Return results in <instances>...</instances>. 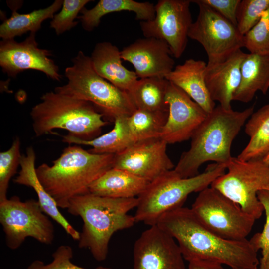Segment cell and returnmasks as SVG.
Masks as SVG:
<instances>
[{
    "mask_svg": "<svg viewBox=\"0 0 269 269\" xmlns=\"http://www.w3.org/2000/svg\"><path fill=\"white\" fill-rule=\"evenodd\" d=\"M177 242L184 260H204L231 269H257V252L249 240L223 238L206 228L191 208L181 206L161 216L156 224Z\"/></svg>",
    "mask_w": 269,
    "mask_h": 269,
    "instance_id": "obj_1",
    "label": "cell"
},
{
    "mask_svg": "<svg viewBox=\"0 0 269 269\" xmlns=\"http://www.w3.org/2000/svg\"><path fill=\"white\" fill-rule=\"evenodd\" d=\"M253 105L241 111L216 106L192 135L189 149L181 155L174 170L182 178L199 173L206 162L227 166L233 157L232 142L254 112Z\"/></svg>",
    "mask_w": 269,
    "mask_h": 269,
    "instance_id": "obj_2",
    "label": "cell"
},
{
    "mask_svg": "<svg viewBox=\"0 0 269 269\" xmlns=\"http://www.w3.org/2000/svg\"><path fill=\"white\" fill-rule=\"evenodd\" d=\"M137 204V197L113 198L89 192L73 197L68 212L80 217L83 222L78 247L89 249L96 261L106 260L113 235L136 223L134 216L128 213Z\"/></svg>",
    "mask_w": 269,
    "mask_h": 269,
    "instance_id": "obj_3",
    "label": "cell"
},
{
    "mask_svg": "<svg viewBox=\"0 0 269 269\" xmlns=\"http://www.w3.org/2000/svg\"><path fill=\"white\" fill-rule=\"evenodd\" d=\"M114 154H96L78 145L65 148L49 166L36 168L37 175L58 207L67 208L74 197L89 193L90 185L113 167Z\"/></svg>",
    "mask_w": 269,
    "mask_h": 269,
    "instance_id": "obj_4",
    "label": "cell"
},
{
    "mask_svg": "<svg viewBox=\"0 0 269 269\" xmlns=\"http://www.w3.org/2000/svg\"><path fill=\"white\" fill-rule=\"evenodd\" d=\"M30 115L35 135L40 137L61 129L85 140L96 137L107 124L103 115L91 103L56 91L46 92Z\"/></svg>",
    "mask_w": 269,
    "mask_h": 269,
    "instance_id": "obj_5",
    "label": "cell"
},
{
    "mask_svg": "<svg viewBox=\"0 0 269 269\" xmlns=\"http://www.w3.org/2000/svg\"><path fill=\"white\" fill-rule=\"evenodd\" d=\"M226 170L225 165L214 163L204 172L189 178L181 177L174 169L165 173L150 182L137 197L134 215L136 222L156 225L163 214L183 206L189 195L210 186Z\"/></svg>",
    "mask_w": 269,
    "mask_h": 269,
    "instance_id": "obj_6",
    "label": "cell"
},
{
    "mask_svg": "<svg viewBox=\"0 0 269 269\" xmlns=\"http://www.w3.org/2000/svg\"><path fill=\"white\" fill-rule=\"evenodd\" d=\"M72 64L65 70L67 84L55 91L92 104L109 119L129 116L136 109L128 92L121 90L99 75L94 70L90 57L82 51L72 59Z\"/></svg>",
    "mask_w": 269,
    "mask_h": 269,
    "instance_id": "obj_7",
    "label": "cell"
},
{
    "mask_svg": "<svg viewBox=\"0 0 269 269\" xmlns=\"http://www.w3.org/2000/svg\"><path fill=\"white\" fill-rule=\"evenodd\" d=\"M226 170L210 186L238 204L255 220L259 219L264 210L257 193L269 190V166L262 160L244 161L233 157Z\"/></svg>",
    "mask_w": 269,
    "mask_h": 269,
    "instance_id": "obj_8",
    "label": "cell"
},
{
    "mask_svg": "<svg viewBox=\"0 0 269 269\" xmlns=\"http://www.w3.org/2000/svg\"><path fill=\"white\" fill-rule=\"evenodd\" d=\"M0 223L5 244L11 250L19 248L28 237L40 243L51 244L54 226L38 200L22 201L16 196L0 202Z\"/></svg>",
    "mask_w": 269,
    "mask_h": 269,
    "instance_id": "obj_9",
    "label": "cell"
},
{
    "mask_svg": "<svg viewBox=\"0 0 269 269\" xmlns=\"http://www.w3.org/2000/svg\"><path fill=\"white\" fill-rule=\"evenodd\" d=\"M190 208L206 228L228 240L247 239L256 220L211 186L199 192Z\"/></svg>",
    "mask_w": 269,
    "mask_h": 269,
    "instance_id": "obj_10",
    "label": "cell"
},
{
    "mask_svg": "<svg viewBox=\"0 0 269 269\" xmlns=\"http://www.w3.org/2000/svg\"><path fill=\"white\" fill-rule=\"evenodd\" d=\"M199 7L188 37L199 42L208 56V64L225 61L244 47V36L237 27L199 0H191Z\"/></svg>",
    "mask_w": 269,
    "mask_h": 269,
    "instance_id": "obj_11",
    "label": "cell"
},
{
    "mask_svg": "<svg viewBox=\"0 0 269 269\" xmlns=\"http://www.w3.org/2000/svg\"><path fill=\"white\" fill-rule=\"evenodd\" d=\"M191 2V0H158L155 5L154 18L140 22L144 37L165 41L172 55L179 58L187 47L188 32L193 23Z\"/></svg>",
    "mask_w": 269,
    "mask_h": 269,
    "instance_id": "obj_12",
    "label": "cell"
},
{
    "mask_svg": "<svg viewBox=\"0 0 269 269\" xmlns=\"http://www.w3.org/2000/svg\"><path fill=\"white\" fill-rule=\"evenodd\" d=\"M160 137L138 141L114 154V168L123 169L150 182L175 166Z\"/></svg>",
    "mask_w": 269,
    "mask_h": 269,
    "instance_id": "obj_13",
    "label": "cell"
},
{
    "mask_svg": "<svg viewBox=\"0 0 269 269\" xmlns=\"http://www.w3.org/2000/svg\"><path fill=\"white\" fill-rule=\"evenodd\" d=\"M133 259V269H186L177 242L156 225L135 241Z\"/></svg>",
    "mask_w": 269,
    "mask_h": 269,
    "instance_id": "obj_14",
    "label": "cell"
},
{
    "mask_svg": "<svg viewBox=\"0 0 269 269\" xmlns=\"http://www.w3.org/2000/svg\"><path fill=\"white\" fill-rule=\"evenodd\" d=\"M35 33L23 41L14 39L2 40L0 43V66L9 76L15 77L27 70H35L44 73L48 78L60 81L61 76L58 66L49 57L51 52L38 47Z\"/></svg>",
    "mask_w": 269,
    "mask_h": 269,
    "instance_id": "obj_15",
    "label": "cell"
},
{
    "mask_svg": "<svg viewBox=\"0 0 269 269\" xmlns=\"http://www.w3.org/2000/svg\"><path fill=\"white\" fill-rule=\"evenodd\" d=\"M165 101L168 114L160 137L167 144L191 138L208 114L183 90L169 81Z\"/></svg>",
    "mask_w": 269,
    "mask_h": 269,
    "instance_id": "obj_16",
    "label": "cell"
},
{
    "mask_svg": "<svg viewBox=\"0 0 269 269\" xmlns=\"http://www.w3.org/2000/svg\"><path fill=\"white\" fill-rule=\"evenodd\" d=\"M122 59L131 63L138 78H165L175 62L168 44L154 38H139L121 51Z\"/></svg>",
    "mask_w": 269,
    "mask_h": 269,
    "instance_id": "obj_17",
    "label": "cell"
},
{
    "mask_svg": "<svg viewBox=\"0 0 269 269\" xmlns=\"http://www.w3.org/2000/svg\"><path fill=\"white\" fill-rule=\"evenodd\" d=\"M246 53L237 51L224 62L207 64L205 83L212 99L226 109H231L233 96L241 81V65Z\"/></svg>",
    "mask_w": 269,
    "mask_h": 269,
    "instance_id": "obj_18",
    "label": "cell"
},
{
    "mask_svg": "<svg viewBox=\"0 0 269 269\" xmlns=\"http://www.w3.org/2000/svg\"><path fill=\"white\" fill-rule=\"evenodd\" d=\"M35 159L36 154L33 148L28 147L26 153L21 156L20 169L13 182L32 188L36 193L38 201L43 212L59 224L73 239L78 241L80 232L60 213L55 201L46 191L40 181L36 173Z\"/></svg>",
    "mask_w": 269,
    "mask_h": 269,
    "instance_id": "obj_19",
    "label": "cell"
},
{
    "mask_svg": "<svg viewBox=\"0 0 269 269\" xmlns=\"http://www.w3.org/2000/svg\"><path fill=\"white\" fill-rule=\"evenodd\" d=\"M206 66L204 61L190 58L175 66L165 78L183 90L209 114L216 106L205 83Z\"/></svg>",
    "mask_w": 269,
    "mask_h": 269,
    "instance_id": "obj_20",
    "label": "cell"
},
{
    "mask_svg": "<svg viewBox=\"0 0 269 269\" xmlns=\"http://www.w3.org/2000/svg\"><path fill=\"white\" fill-rule=\"evenodd\" d=\"M90 59L95 72L121 90L129 92L138 80L135 71L122 64L121 51L109 42L96 44Z\"/></svg>",
    "mask_w": 269,
    "mask_h": 269,
    "instance_id": "obj_21",
    "label": "cell"
},
{
    "mask_svg": "<svg viewBox=\"0 0 269 269\" xmlns=\"http://www.w3.org/2000/svg\"><path fill=\"white\" fill-rule=\"evenodd\" d=\"M150 182L123 169L112 168L90 185L89 193L113 198L138 197Z\"/></svg>",
    "mask_w": 269,
    "mask_h": 269,
    "instance_id": "obj_22",
    "label": "cell"
},
{
    "mask_svg": "<svg viewBox=\"0 0 269 269\" xmlns=\"http://www.w3.org/2000/svg\"><path fill=\"white\" fill-rule=\"evenodd\" d=\"M269 88V54H246L241 65V81L233 100L251 101L257 91L266 94Z\"/></svg>",
    "mask_w": 269,
    "mask_h": 269,
    "instance_id": "obj_23",
    "label": "cell"
},
{
    "mask_svg": "<svg viewBox=\"0 0 269 269\" xmlns=\"http://www.w3.org/2000/svg\"><path fill=\"white\" fill-rule=\"evenodd\" d=\"M128 11L135 14V19L141 21L152 20L155 15V5L149 2H138L133 0H100L91 9L85 7L80 20L83 29L91 31L98 27L101 19L109 13Z\"/></svg>",
    "mask_w": 269,
    "mask_h": 269,
    "instance_id": "obj_24",
    "label": "cell"
},
{
    "mask_svg": "<svg viewBox=\"0 0 269 269\" xmlns=\"http://www.w3.org/2000/svg\"><path fill=\"white\" fill-rule=\"evenodd\" d=\"M127 117L117 118L110 131L92 139H82L67 134L63 137L62 141L69 145L91 146L89 151L93 153L117 154L135 143L128 126Z\"/></svg>",
    "mask_w": 269,
    "mask_h": 269,
    "instance_id": "obj_25",
    "label": "cell"
},
{
    "mask_svg": "<svg viewBox=\"0 0 269 269\" xmlns=\"http://www.w3.org/2000/svg\"><path fill=\"white\" fill-rule=\"evenodd\" d=\"M245 132L250 139L237 158L244 161L262 160L269 152V103L252 113Z\"/></svg>",
    "mask_w": 269,
    "mask_h": 269,
    "instance_id": "obj_26",
    "label": "cell"
},
{
    "mask_svg": "<svg viewBox=\"0 0 269 269\" xmlns=\"http://www.w3.org/2000/svg\"><path fill=\"white\" fill-rule=\"evenodd\" d=\"M63 0H55L46 8L35 10L30 13L20 14L12 9L11 15L0 26V37L2 40L14 39V37L28 32L36 33L42 23L48 19H52L55 13L62 6Z\"/></svg>",
    "mask_w": 269,
    "mask_h": 269,
    "instance_id": "obj_27",
    "label": "cell"
},
{
    "mask_svg": "<svg viewBox=\"0 0 269 269\" xmlns=\"http://www.w3.org/2000/svg\"><path fill=\"white\" fill-rule=\"evenodd\" d=\"M169 81L152 77L138 79L128 92L136 109L152 112L167 111L165 96Z\"/></svg>",
    "mask_w": 269,
    "mask_h": 269,
    "instance_id": "obj_28",
    "label": "cell"
},
{
    "mask_svg": "<svg viewBox=\"0 0 269 269\" xmlns=\"http://www.w3.org/2000/svg\"><path fill=\"white\" fill-rule=\"evenodd\" d=\"M168 111L152 112L136 109L126 117L128 126L135 143L160 137Z\"/></svg>",
    "mask_w": 269,
    "mask_h": 269,
    "instance_id": "obj_29",
    "label": "cell"
},
{
    "mask_svg": "<svg viewBox=\"0 0 269 269\" xmlns=\"http://www.w3.org/2000/svg\"><path fill=\"white\" fill-rule=\"evenodd\" d=\"M20 148V139L17 137L8 149L0 152V202L7 199L9 182L20 166L22 156Z\"/></svg>",
    "mask_w": 269,
    "mask_h": 269,
    "instance_id": "obj_30",
    "label": "cell"
},
{
    "mask_svg": "<svg viewBox=\"0 0 269 269\" xmlns=\"http://www.w3.org/2000/svg\"><path fill=\"white\" fill-rule=\"evenodd\" d=\"M269 7V0H241L236 13L237 28L245 35Z\"/></svg>",
    "mask_w": 269,
    "mask_h": 269,
    "instance_id": "obj_31",
    "label": "cell"
},
{
    "mask_svg": "<svg viewBox=\"0 0 269 269\" xmlns=\"http://www.w3.org/2000/svg\"><path fill=\"white\" fill-rule=\"evenodd\" d=\"M244 47L250 53L269 54V7L257 24L244 35Z\"/></svg>",
    "mask_w": 269,
    "mask_h": 269,
    "instance_id": "obj_32",
    "label": "cell"
},
{
    "mask_svg": "<svg viewBox=\"0 0 269 269\" xmlns=\"http://www.w3.org/2000/svg\"><path fill=\"white\" fill-rule=\"evenodd\" d=\"M90 0H64L61 9L54 15L50 26L53 28L57 35L63 34L75 27L78 22L75 21L78 14ZM78 18V17H77Z\"/></svg>",
    "mask_w": 269,
    "mask_h": 269,
    "instance_id": "obj_33",
    "label": "cell"
},
{
    "mask_svg": "<svg viewBox=\"0 0 269 269\" xmlns=\"http://www.w3.org/2000/svg\"><path fill=\"white\" fill-rule=\"evenodd\" d=\"M73 250L71 246L62 245L52 254V260L48 264L36 260L30 264L26 269H112L102 266L95 269H87L78 266L72 262Z\"/></svg>",
    "mask_w": 269,
    "mask_h": 269,
    "instance_id": "obj_34",
    "label": "cell"
},
{
    "mask_svg": "<svg viewBox=\"0 0 269 269\" xmlns=\"http://www.w3.org/2000/svg\"><path fill=\"white\" fill-rule=\"evenodd\" d=\"M257 197L265 211L266 221L262 232L254 234L249 241L257 252L261 250L263 259L269 251V190L259 191Z\"/></svg>",
    "mask_w": 269,
    "mask_h": 269,
    "instance_id": "obj_35",
    "label": "cell"
},
{
    "mask_svg": "<svg viewBox=\"0 0 269 269\" xmlns=\"http://www.w3.org/2000/svg\"><path fill=\"white\" fill-rule=\"evenodd\" d=\"M237 27L236 13L241 0H199Z\"/></svg>",
    "mask_w": 269,
    "mask_h": 269,
    "instance_id": "obj_36",
    "label": "cell"
},
{
    "mask_svg": "<svg viewBox=\"0 0 269 269\" xmlns=\"http://www.w3.org/2000/svg\"><path fill=\"white\" fill-rule=\"evenodd\" d=\"M188 262L187 269H226L223 265L213 262L192 260Z\"/></svg>",
    "mask_w": 269,
    "mask_h": 269,
    "instance_id": "obj_37",
    "label": "cell"
},
{
    "mask_svg": "<svg viewBox=\"0 0 269 269\" xmlns=\"http://www.w3.org/2000/svg\"><path fill=\"white\" fill-rule=\"evenodd\" d=\"M259 269H269V251L266 257L260 260Z\"/></svg>",
    "mask_w": 269,
    "mask_h": 269,
    "instance_id": "obj_38",
    "label": "cell"
},
{
    "mask_svg": "<svg viewBox=\"0 0 269 269\" xmlns=\"http://www.w3.org/2000/svg\"><path fill=\"white\" fill-rule=\"evenodd\" d=\"M262 161L267 165L269 166V152L262 159Z\"/></svg>",
    "mask_w": 269,
    "mask_h": 269,
    "instance_id": "obj_39",
    "label": "cell"
}]
</instances>
